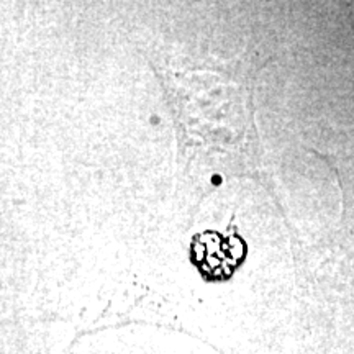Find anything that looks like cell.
<instances>
[{"label":"cell","instance_id":"1","mask_svg":"<svg viewBox=\"0 0 354 354\" xmlns=\"http://www.w3.org/2000/svg\"><path fill=\"white\" fill-rule=\"evenodd\" d=\"M214 183H215V184H218V183H220V179H218V176H215V177H214Z\"/></svg>","mask_w":354,"mask_h":354}]
</instances>
